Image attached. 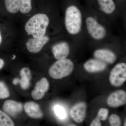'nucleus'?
I'll list each match as a JSON object with an SVG mask.
<instances>
[{
	"mask_svg": "<svg viewBox=\"0 0 126 126\" xmlns=\"http://www.w3.org/2000/svg\"><path fill=\"white\" fill-rule=\"evenodd\" d=\"M49 20L47 15L36 14L30 18L25 25V29L28 35L36 38L45 36Z\"/></svg>",
	"mask_w": 126,
	"mask_h": 126,
	"instance_id": "1",
	"label": "nucleus"
},
{
	"mask_svg": "<svg viewBox=\"0 0 126 126\" xmlns=\"http://www.w3.org/2000/svg\"><path fill=\"white\" fill-rule=\"evenodd\" d=\"M82 16L81 11L77 6L71 5L66 9L65 12V25L69 34L76 35L81 30Z\"/></svg>",
	"mask_w": 126,
	"mask_h": 126,
	"instance_id": "2",
	"label": "nucleus"
},
{
	"mask_svg": "<svg viewBox=\"0 0 126 126\" xmlns=\"http://www.w3.org/2000/svg\"><path fill=\"white\" fill-rule=\"evenodd\" d=\"M74 68V64L68 59L59 60L50 68L49 74L52 78L60 79L70 75Z\"/></svg>",
	"mask_w": 126,
	"mask_h": 126,
	"instance_id": "3",
	"label": "nucleus"
},
{
	"mask_svg": "<svg viewBox=\"0 0 126 126\" xmlns=\"http://www.w3.org/2000/svg\"><path fill=\"white\" fill-rule=\"evenodd\" d=\"M126 80V64L119 63L114 67L110 72L109 77L110 83L112 86H121Z\"/></svg>",
	"mask_w": 126,
	"mask_h": 126,
	"instance_id": "4",
	"label": "nucleus"
},
{
	"mask_svg": "<svg viewBox=\"0 0 126 126\" xmlns=\"http://www.w3.org/2000/svg\"><path fill=\"white\" fill-rule=\"evenodd\" d=\"M86 23L88 32L93 38L99 40L105 38L107 34L106 29L95 18L92 16L88 17Z\"/></svg>",
	"mask_w": 126,
	"mask_h": 126,
	"instance_id": "5",
	"label": "nucleus"
},
{
	"mask_svg": "<svg viewBox=\"0 0 126 126\" xmlns=\"http://www.w3.org/2000/svg\"><path fill=\"white\" fill-rule=\"evenodd\" d=\"M87 108V104L84 102L76 104L70 110V116L77 123L83 122L86 118Z\"/></svg>",
	"mask_w": 126,
	"mask_h": 126,
	"instance_id": "6",
	"label": "nucleus"
},
{
	"mask_svg": "<svg viewBox=\"0 0 126 126\" xmlns=\"http://www.w3.org/2000/svg\"><path fill=\"white\" fill-rule=\"evenodd\" d=\"M49 40V37L45 35L38 38H32L28 40L26 43V45L30 52L32 53H37L41 51Z\"/></svg>",
	"mask_w": 126,
	"mask_h": 126,
	"instance_id": "7",
	"label": "nucleus"
},
{
	"mask_svg": "<svg viewBox=\"0 0 126 126\" xmlns=\"http://www.w3.org/2000/svg\"><path fill=\"white\" fill-rule=\"evenodd\" d=\"M126 103V93L123 90H120L113 93L107 99V103L112 108H117L123 106Z\"/></svg>",
	"mask_w": 126,
	"mask_h": 126,
	"instance_id": "8",
	"label": "nucleus"
},
{
	"mask_svg": "<svg viewBox=\"0 0 126 126\" xmlns=\"http://www.w3.org/2000/svg\"><path fill=\"white\" fill-rule=\"evenodd\" d=\"M49 84L46 78H43L36 83L35 87L31 93V95L34 99L40 100L43 98L45 94L49 90Z\"/></svg>",
	"mask_w": 126,
	"mask_h": 126,
	"instance_id": "9",
	"label": "nucleus"
},
{
	"mask_svg": "<svg viewBox=\"0 0 126 126\" xmlns=\"http://www.w3.org/2000/svg\"><path fill=\"white\" fill-rule=\"evenodd\" d=\"M52 50L55 58L59 60L67 57L70 53V48L67 42L63 41L54 45Z\"/></svg>",
	"mask_w": 126,
	"mask_h": 126,
	"instance_id": "10",
	"label": "nucleus"
},
{
	"mask_svg": "<svg viewBox=\"0 0 126 126\" xmlns=\"http://www.w3.org/2000/svg\"><path fill=\"white\" fill-rule=\"evenodd\" d=\"M106 63L98 59H91L84 64V69L89 73H96L102 72L106 69Z\"/></svg>",
	"mask_w": 126,
	"mask_h": 126,
	"instance_id": "11",
	"label": "nucleus"
},
{
	"mask_svg": "<svg viewBox=\"0 0 126 126\" xmlns=\"http://www.w3.org/2000/svg\"><path fill=\"white\" fill-rule=\"evenodd\" d=\"M2 109L9 115L14 117L22 111L23 106L20 103L14 100H6L3 104Z\"/></svg>",
	"mask_w": 126,
	"mask_h": 126,
	"instance_id": "12",
	"label": "nucleus"
},
{
	"mask_svg": "<svg viewBox=\"0 0 126 126\" xmlns=\"http://www.w3.org/2000/svg\"><path fill=\"white\" fill-rule=\"evenodd\" d=\"M94 55L96 58L108 63H113L117 59L116 54L109 49H102L97 50Z\"/></svg>",
	"mask_w": 126,
	"mask_h": 126,
	"instance_id": "13",
	"label": "nucleus"
},
{
	"mask_svg": "<svg viewBox=\"0 0 126 126\" xmlns=\"http://www.w3.org/2000/svg\"><path fill=\"white\" fill-rule=\"evenodd\" d=\"M24 109L25 112L30 117L35 119H40L43 117V113L40 107L35 102L26 103L24 106Z\"/></svg>",
	"mask_w": 126,
	"mask_h": 126,
	"instance_id": "14",
	"label": "nucleus"
},
{
	"mask_svg": "<svg viewBox=\"0 0 126 126\" xmlns=\"http://www.w3.org/2000/svg\"><path fill=\"white\" fill-rule=\"evenodd\" d=\"M21 79L19 83L21 87L24 90H26L29 87L32 76L31 70L29 68L25 67L21 69L20 72Z\"/></svg>",
	"mask_w": 126,
	"mask_h": 126,
	"instance_id": "15",
	"label": "nucleus"
},
{
	"mask_svg": "<svg viewBox=\"0 0 126 126\" xmlns=\"http://www.w3.org/2000/svg\"><path fill=\"white\" fill-rule=\"evenodd\" d=\"M101 10L107 14H112L115 11L116 6L113 0H97Z\"/></svg>",
	"mask_w": 126,
	"mask_h": 126,
	"instance_id": "16",
	"label": "nucleus"
},
{
	"mask_svg": "<svg viewBox=\"0 0 126 126\" xmlns=\"http://www.w3.org/2000/svg\"><path fill=\"white\" fill-rule=\"evenodd\" d=\"M7 11L11 14H16L19 11L20 0H4Z\"/></svg>",
	"mask_w": 126,
	"mask_h": 126,
	"instance_id": "17",
	"label": "nucleus"
},
{
	"mask_svg": "<svg viewBox=\"0 0 126 126\" xmlns=\"http://www.w3.org/2000/svg\"><path fill=\"white\" fill-rule=\"evenodd\" d=\"M14 126L15 124L11 118L0 110V126Z\"/></svg>",
	"mask_w": 126,
	"mask_h": 126,
	"instance_id": "18",
	"label": "nucleus"
},
{
	"mask_svg": "<svg viewBox=\"0 0 126 126\" xmlns=\"http://www.w3.org/2000/svg\"><path fill=\"white\" fill-rule=\"evenodd\" d=\"M32 0H20V11L23 14L29 12L32 9Z\"/></svg>",
	"mask_w": 126,
	"mask_h": 126,
	"instance_id": "19",
	"label": "nucleus"
},
{
	"mask_svg": "<svg viewBox=\"0 0 126 126\" xmlns=\"http://www.w3.org/2000/svg\"><path fill=\"white\" fill-rule=\"evenodd\" d=\"M10 96V92L6 84L3 81H0V99H6Z\"/></svg>",
	"mask_w": 126,
	"mask_h": 126,
	"instance_id": "20",
	"label": "nucleus"
},
{
	"mask_svg": "<svg viewBox=\"0 0 126 126\" xmlns=\"http://www.w3.org/2000/svg\"><path fill=\"white\" fill-rule=\"evenodd\" d=\"M54 110L55 115L60 119H64L67 116L66 111L62 106L56 105L55 106Z\"/></svg>",
	"mask_w": 126,
	"mask_h": 126,
	"instance_id": "21",
	"label": "nucleus"
},
{
	"mask_svg": "<svg viewBox=\"0 0 126 126\" xmlns=\"http://www.w3.org/2000/svg\"><path fill=\"white\" fill-rule=\"evenodd\" d=\"M109 123L112 126H119L121 125V118L118 115L113 114L111 115L109 119Z\"/></svg>",
	"mask_w": 126,
	"mask_h": 126,
	"instance_id": "22",
	"label": "nucleus"
},
{
	"mask_svg": "<svg viewBox=\"0 0 126 126\" xmlns=\"http://www.w3.org/2000/svg\"><path fill=\"white\" fill-rule=\"evenodd\" d=\"M109 111L107 109L102 108L99 110L97 115V117L101 121H105L108 117Z\"/></svg>",
	"mask_w": 126,
	"mask_h": 126,
	"instance_id": "23",
	"label": "nucleus"
},
{
	"mask_svg": "<svg viewBox=\"0 0 126 126\" xmlns=\"http://www.w3.org/2000/svg\"><path fill=\"white\" fill-rule=\"evenodd\" d=\"M90 126H102L101 120L97 117L95 118L91 123Z\"/></svg>",
	"mask_w": 126,
	"mask_h": 126,
	"instance_id": "24",
	"label": "nucleus"
},
{
	"mask_svg": "<svg viewBox=\"0 0 126 126\" xmlns=\"http://www.w3.org/2000/svg\"><path fill=\"white\" fill-rule=\"evenodd\" d=\"M20 79L19 78H15L12 81L13 84L14 85H17L19 83Z\"/></svg>",
	"mask_w": 126,
	"mask_h": 126,
	"instance_id": "25",
	"label": "nucleus"
},
{
	"mask_svg": "<svg viewBox=\"0 0 126 126\" xmlns=\"http://www.w3.org/2000/svg\"><path fill=\"white\" fill-rule=\"evenodd\" d=\"M4 61L2 59L0 58V70L1 69L4 65Z\"/></svg>",
	"mask_w": 126,
	"mask_h": 126,
	"instance_id": "26",
	"label": "nucleus"
},
{
	"mask_svg": "<svg viewBox=\"0 0 126 126\" xmlns=\"http://www.w3.org/2000/svg\"><path fill=\"white\" fill-rule=\"evenodd\" d=\"M2 42V37H1V34L0 32V45Z\"/></svg>",
	"mask_w": 126,
	"mask_h": 126,
	"instance_id": "27",
	"label": "nucleus"
},
{
	"mask_svg": "<svg viewBox=\"0 0 126 126\" xmlns=\"http://www.w3.org/2000/svg\"><path fill=\"white\" fill-rule=\"evenodd\" d=\"M16 58V55H13V57H12V60H14V59H15Z\"/></svg>",
	"mask_w": 126,
	"mask_h": 126,
	"instance_id": "28",
	"label": "nucleus"
},
{
	"mask_svg": "<svg viewBox=\"0 0 126 126\" xmlns=\"http://www.w3.org/2000/svg\"><path fill=\"white\" fill-rule=\"evenodd\" d=\"M124 126H126V121H125V122L124 123Z\"/></svg>",
	"mask_w": 126,
	"mask_h": 126,
	"instance_id": "29",
	"label": "nucleus"
}]
</instances>
